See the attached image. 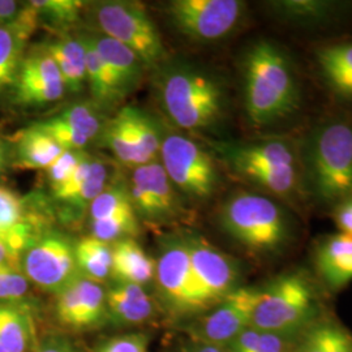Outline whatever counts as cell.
Returning <instances> with one entry per match:
<instances>
[{"instance_id":"obj_24","label":"cell","mask_w":352,"mask_h":352,"mask_svg":"<svg viewBox=\"0 0 352 352\" xmlns=\"http://www.w3.org/2000/svg\"><path fill=\"white\" fill-rule=\"evenodd\" d=\"M111 274L119 283L144 286L155 277V263L132 238L115 241Z\"/></svg>"},{"instance_id":"obj_41","label":"cell","mask_w":352,"mask_h":352,"mask_svg":"<svg viewBox=\"0 0 352 352\" xmlns=\"http://www.w3.org/2000/svg\"><path fill=\"white\" fill-rule=\"evenodd\" d=\"M149 340L145 334H126L103 343L97 352H148Z\"/></svg>"},{"instance_id":"obj_1","label":"cell","mask_w":352,"mask_h":352,"mask_svg":"<svg viewBox=\"0 0 352 352\" xmlns=\"http://www.w3.org/2000/svg\"><path fill=\"white\" fill-rule=\"evenodd\" d=\"M244 107L253 126H270L296 113L300 88L283 51L261 41L252 46L243 64Z\"/></svg>"},{"instance_id":"obj_26","label":"cell","mask_w":352,"mask_h":352,"mask_svg":"<svg viewBox=\"0 0 352 352\" xmlns=\"http://www.w3.org/2000/svg\"><path fill=\"white\" fill-rule=\"evenodd\" d=\"M291 352H352V334L333 321L311 322Z\"/></svg>"},{"instance_id":"obj_11","label":"cell","mask_w":352,"mask_h":352,"mask_svg":"<svg viewBox=\"0 0 352 352\" xmlns=\"http://www.w3.org/2000/svg\"><path fill=\"white\" fill-rule=\"evenodd\" d=\"M256 287L235 289L210 314L193 327V336L201 344L226 349L243 330L250 327L252 312L260 295Z\"/></svg>"},{"instance_id":"obj_29","label":"cell","mask_w":352,"mask_h":352,"mask_svg":"<svg viewBox=\"0 0 352 352\" xmlns=\"http://www.w3.org/2000/svg\"><path fill=\"white\" fill-rule=\"evenodd\" d=\"M104 141L120 164L133 168L149 164L140 149L123 109L116 113L106 128Z\"/></svg>"},{"instance_id":"obj_10","label":"cell","mask_w":352,"mask_h":352,"mask_svg":"<svg viewBox=\"0 0 352 352\" xmlns=\"http://www.w3.org/2000/svg\"><path fill=\"white\" fill-rule=\"evenodd\" d=\"M243 10L239 0H174L167 13L183 36L212 42L226 37L239 23Z\"/></svg>"},{"instance_id":"obj_48","label":"cell","mask_w":352,"mask_h":352,"mask_svg":"<svg viewBox=\"0 0 352 352\" xmlns=\"http://www.w3.org/2000/svg\"><path fill=\"white\" fill-rule=\"evenodd\" d=\"M0 352H8V351H7V350H6V349H4V347H3V346H1V344H0Z\"/></svg>"},{"instance_id":"obj_45","label":"cell","mask_w":352,"mask_h":352,"mask_svg":"<svg viewBox=\"0 0 352 352\" xmlns=\"http://www.w3.org/2000/svg\"><path fill=\"white\" fill-rule=\"evenodd\" d=\"M36 352H74L63 340H47L38 347Z\"/></svg>"},{"instance_id":"obj_15","label":"cell","mask_w":352,"mask_h":352,"mask_svg":"<svg viewBox=\"0 0 352 352\" xmlns=\"http://www.w3.org/2000/svg\"><path fill=\"white\" fill-rule=\"evenodd\" d=\"M129 195L135 212L151 219L171 215L179 208L174 184L158 160L133 168Z\"/></svg>"},{"instance_id":"obj_33","label":"cell","mask_w":352,"mask_h":352,"mask_svg":"<svg viewBox=\"0 0 352 352\" xmlns=\"http://www.w3.org/2000/svg\"><path fill=\"white\" fill-rule=\"evenodd\" d=\"M291 340L250 327L231 340L225 350L226 352H291L289 347Z\"/></svg>"},{"instance_id":"obj_34","label":"cell","mask_w":352,"mask_h":352,"mask_svg":"<svg viewBox=\"0 0 352 352\" xmlns=\"http://www.w3.org/2000/svg\"><path fill=\"white\" fill-rule=\"evenodd\" d=\"M135 210L131 201L129 189L124 186L106 187L89 205L91 222L107 219L116 214Z\"/></svg>"},{"instance_id":"obj_13","label":"cell","mask_w":352,"mask_h":352,"mask_svg":"<svg viewBox=\"0 0 352 352\" xmlns=\"http://www.w3.org/2000/svg\"><path fill=\"white\" fill-rule=\"evenodd\" d=\"M155 278L164 298L180 312L202 311L189 258L188 244L175 243L155 263Z\"/></svg>"},{"instance_id":"obj_35","label":"cell","mask_w":352,"mask_h":352,"mask_svg":"<svg viewBox=\"0 0 352 352\" xmlns=\"http://www.w3.org/2000/svg\"><path fill=\"white\" fill-rule=\"evenodd\" d=\"M139 232V222L135 210L116 214L107 219L91 222V234L94 238L111 243L129 239Z\"/></svg>"},{"instance_id":"obj_25","label":"cell","mask_w":352,"mask_h":352,"mask_svg":"<svg viewBox=\"0 0 352 352\" xmlns=\"http://www.w3.org/2000/svg\"><path fill=\"white\" fill-rule=\"evenodd\" d=\"M84 49H85V60H87V84L94 101L98 104H111L119 101L123 94L124 88L113 75L111 68L104 63L98 51L96 50L90 36H80Z\"/></svg>"},{"instance_id":"obj_23","label":"cell","mask_w":352,"mask_h":352,"mask_svg":"<svg viewBox=\"0 0 352 352\" xmlns=\"http://www.w3.org/2000/svg\"><path fill=\"white\" fill-rule=\"evenodd\" d=\"M58 65L65 90L80 93L87 85V60L85 49L80 36H64L45 45Z\"/></svg>"},{"instance_id":"obj_7","label":"cell","mask_w":352,"mask_h":352,"mask_svg":"<svg viewBox=\"0 0 352 352\" xmlns=\"http://www.w3.org/2000/svg\"><path fill=\"white\" fill-rule=\"evenodd\" d=\"M94 16L103 36L113 38L133 51L145 65H154L164 59L161 34L139 3L101 1L96 6Z\"/></svg>"},{"instance_id":"obj_19","label":"cell","mask_w":352,"mask_h":352,"mask_svg":"<svg viewBox=\"0 0 352 352\" xmlns=\"http://www.w3.org/2000/svg\"><path fill=\"white\" fill-rule=\"evenodd\" d=\"M315 263L327 287H346L352 282V238L340 232L327 236L316 250Z\"/></svg>"},{"instance_id":"obj_44","label":"cell","mask_w":352,"mask_h":352,"mask_svg":"<svg viewBox=\"0 0 352 352\" xmlns=\"http://www.w3.org/2000/svg\"><path fill=\"white\" fill-rule=\"evenodd\" d=\"M21 257L0 243V269L1 267H21Z\"/></svg>"},{"instance_id":"obj_38","label":"cell","mask_w":352,"mask_h":352,"mask_svg":"<svg viewBox=\"0 0 352 352\" xmlns=\"http://www.w3.org/2000/svg\"><path fill=\"white\" fill-rule=\"evenodd\" d=\"M109 174H110V171H109L107 164H104L100 158H94L88 180L85 182L82 188L77 192L75 197L68 204L75 206L77 209L90 205L102 190L107 187Z\"/></svg>"},{"instance_id":"obj_28","label":"cell","mask_w":352,"mask_h":352,"mask_svg":"<svg viewBox=\"0 0 352 352\" xmlns=\"http://www.w3.org/2000/svg\"><path fill=\"white\" fill-rule=\"evenodd\" d=\"M77 269L94 282H101L111 274L113 247L93 235L80 240L75 247Z\"/></svg>"},{"instance_id":"obj_40","label":"cell","mask_w":352,"mask_h":352,"mask_svg":"<svg viewBox=\"0 0 352 352\" xmlns=\"http://www.w3.org/2000/svg\"><path fill=\"white\" fill-rule=\"evenodd\" d=\"M88 153L84 151H64L59 158L46 170L47 180L52 192L62 187L65 180L71 176L76 167L87 157Z\"/></svg>"},{"instance_id":"obj_43","label":"cell","mask_w":352,"mask_h":352,"mask_svg":"<svg viewBox=\"0 0 352 352\" xmlns=\"http://www.w3.org/2000/svg\"><path fill=\"white\" fill-rule=\"evenodd\" d=\"M20 6L13 0H0V26L11 23L16 13L19 12Z\"/></svg>"},{"instance_id":"obj_14","label":"cell","mask_w":352,"mask_h":352,"mask_svg":"<svg viewBox=\"0 0 352 352\" xmlns=\"http://www.w3.org/2000/svg\"><path fill=\"white\" fill-rule=\"evenodd\" d=\"M13 87L16 101L24 106L54 103L65 93L58 65L45 46L24 56Z\"/></svg>"},{"instance_id":"obj_2","label":"cell","mask_w":352,"mask_h":352,"mask_svg":"<svg viewBox=\"0 0 352 352\" xmlns=\"http://www.w3.org/2000/svg\"><path fill=\"white\" fill-rule=\"evenodd\" d=\"M305 166L320 200L337 205L352 197V123L338 119L317 126L307 142Z\"/></svg>"},{"instance_id":"obj_39","label":"cell","mask_w":352,"mask_h":352,"mask_svg":"<svg viewBox=\"0 0 352 352\" xmlns=\"http://www.w3.org/2000/svg\"><path fill=\"white\" fill-rule=\"evenodd\" d=\"M279 12L289 19L300 21H315L321 20L329 14L331 4L327 1H315V0H289L277 3Z\"/></svg>"},{"instance_id":"obj_36","label":"cell","mask_w":352,"mask_h":352,"mask_svg":"<svg viewBox=\"0 0 352 352\" xmlns=\"http://www.w3.org/2000/svg\"><path fill=\"white\" fill-rule=\"evenodd\" d=\"M30 3L37 10L39 19L46 17L55 25L75 23L84 4L78 0H33Z\"/></svg>"},{"instance_id":"obj_47","label":"cell","mask_w":352,"mask_h":352,"mask_svg":"<svg viewBox=\"0 0 352 352\" xmlns=\"http://www.w3.org/2000/svg\"><path fill=\"white\" fill-rule=\"evenodd\" d=\"M3 164H4V155H3V146H1V141H0V174H1Z\"/></svg>"},{"instance_id":"obj_37","label":"cell","mask_w":352,"mask_h":352,"mask_svg":"<svg viewBox=\"0 0 352 352\" xmlns=\"http://www.w3.org/2000/svg\"><path fill=\"white\" fill-rule=\"evenodd\" d=\"M30 282L21 267L0 269V302L20 307L29 294Z\"/></svg>"},{"instance_id":"obj_22","label":"cell","mask_w":352,"mask_h":352,"mask_svg":"<svg viewBox=\"0 0 352 352\" xmlns=\"http://www.w3.org/2000/svg\"><path fill=\"white\" fill-rule=\"evenodd\" d=\"M106 311L119 325H138L153 315V302L142 286L118 283L106 294Z\"/></svg>"},{"instance_id":"obj_16","label":"cell","mask_w":352,"mask_h":352,"mask_svg":"<svg viewBox=\"0 0 352 352\" xmlns=\"http://www.w3.org/2000/svg\"><path fill=\"white\" fill-rule=\"evenodd\" d=\"M106 314V294L98 282L89 278H75L58 294L56 315L65 327H94L101 322Z\"/></svg>"},{"instance_id":"obj_4","label":"cell","mask_w":352,"mask_h":352,"mask_svg":"<svg viewBox=\"0 0 352 352\" xmlns=\"http://www.w3.org/2000/svg\"><path fill=\"white\" fill-rule=\"evenodd\" d=\"M221 225L227 234L250 251H279L289 238V221L283 209L270 197L239 192L221 210Z\"/></svg>"},{"instance_id":"obj_17","label":"cell","mask_w":352,"mask_h":352,"mask_svg":"<svg viewBox=\"0 0 352 352\" xmlns=\"http://www.w3.org/2000/svg\"><path fill=\"white\" fill-rule=\"evenodd\" d=\"M37 126L47 132L64 151H84L100 133L102 122L97 106L82 102L68 106L62 113L37 123Z\"/></svg>"},{"instance_id":"obj_18","label":"cell","mask_w":352,"mask_h":352,"mask_svg":"<svg viewBox=\"0 0 352 352\" xmlns=\"http://www.w3.org/2000/svg\"><path fill=\"white\" fill-rule=\"evenodd\" d=\"M39 218L33 213L24 199L12 189L0 186V243L20 257L23 252L42 234Z\"/></svg>"},{"instance_id":"obj_9","label":"cell","mask_w":352,"mask_h":352,"mask_svg":"<svg viewBox=\"0 0 352 352\" xmlns=\"http://www.w3.org/2000/svg\"><path fill=\"white\" fill-rule=\"evenodd\" d=\"M21 270L39 289L59 294L77 276L75 248L56 232L42 234L21 254Z\"/></svg>"},{"instance_id":"obj_32","label":"cell","mask_w":352,"mask_h":352,"mask_svg":"<svg viewBox=\"0 0 352 352\" xmlns=\"http://www.w3.org/2000/svg\"><path fill=\"white\" fill-rule=\"evenodd\" d=\"M123 111L126 113L129 126L132 128V132L146 161L149 164L157 161L161 151L162 139L155 124L151 122V118L146 113H142L136 107L128 106L123 109Z\"/></svg>"},{"instance_id":"obj_46","label":"cell","mask_w":352,"mask_h":352,"mask_svg":"<svg viewBox=\"0 0 352 352\" xmlns=\"http://www.w3.org/2000/svg\"><path fill=\"white\" fill-rule=\"evenodd\" d=\"M184 352H226L223 347H218V346H212V344H199L197 347H193L190 350Z\"/></svg>"},{"instance_id":"obj_42","label":"cell","mask_w":352,"mask_h":352,"mask_svg":"<svg viewBox=\"0 0 352 352\" xmlns=\"http://www.w3.org/2000/svg\"><path fill=\"white\" fill-rule=\"evenodd\" d=\"M333 219L340 234L352 238V197L336 205L333 210Z\"/></svg>"},{"instance_id":"obj_12","label":"cell","mask_w":352,"mask_h":352,"mask_svg":"<svg viewBox=\"0 0 352 352\" xmlns=\"http://www.w3.org/2000/svg\"><path fill=\"white\" fill-rule=\"evenodd\" d=\"M187 244L193 278L204 311L222 302L235 289L238 272L232 260L206 240L192 238Z\"/></svg>"},{"instance_id":"obj_20","label":"cell","mask_w":352,"mask_h":352,"mask_svg":"<svg viewBox=\"0 0 352 352\" xmlns=\"http://www.w3.org/2000/svg\"><path fill=\"white\" fill-rule=\"evenodd\" d=\"M14 167L20 170H47L64 149L37 124L28 126L14 139Z\"/></svg>"},{"instance_id":"obj_5","label":"cell","mask_w":352,"mask_h":352,"mask_svg":"<svg viewBox=\"0 0 352 352\" xmlns=\"http://www.w3.org/2000/svg\"><path fill=\"white\" fill-rule=\"evenodd\" d=\"M316 312V294L302 273H287L260 289L250 327L294 338L308 327Z\"/></svg>"},{"instance_id":"obj_6","label":"cell","mask_w":352,"mask_h":352,"mask_svg":"<svg viewBox=\"0 0 352 352\" xmlns=\"http://www.w3.org/2000/svg\"><path fill=\"white\" fill-rule=\"evenodd\" d=\"M161 100L170 120L182 129H204L223 113V91L213 77L180 68L164 77Z\"/></svg>"},{"instance_id":"obj_3","label":"cell","mask_w":352,"mask_h":352,"mask_svg":"<svg viewBox=\"0 0 352 352\" xmlns=\"http://www.w3.org/2000/svg\"><path fill=\"white\" fill-rule=\"evenodd\" d=\"M219 151L235 173L265 192L289 201L299 195V161L295 148L287 140L226 145Z\"/></svg>"},{"instance_id":"obj_30","label":"cell","mask_w":352,"mask_h":352,"mask_svg":"<svg viewBox=\"0 0 352 352\" xmlns=\"http://www.w3.org/2000/svg\"><path fill=\"white\" fill-rule=\"evenodd\" d=\"M32 340V324L20 307L0 302V344L8 352H26Z\"/></svg>"},{"instance_id":"obj_8","label":"cell","mask_w":352,"mask_h":352,"mask_svg":"<svg viewBox=\"0 0 352 352\" xmlns=\"http://www.w3.org/2000/svg\"><path fill=\"white\" fill-rule=\"evenodd\" d=\"M161 164L174 187L195 199L212 196L218 173L209 153L187 136L171 133L161 145Z\"/></svg>"},{"instance_id":"obj_21","label":"cell","mask_w":352,"mask_h":352,"mask_svg":"<svg viewBox=\"0 0 352 352\" xmlns=\"http://www.w3.org/2000/svg\"><path fill=\"white\" fill-rule=\"evenodd\" d=\"M316 60L327 88L352 101V42L322 46L317 50Z\"/></svg>"},{"instance_id":"obj_31","label":"cell","mask_w":352,"mask_h":352,"mask_svg":"<svg viewBox=\"0 0 352 352\" xmlns=\"http://www.w3.org/2000/svg\"><path fill=\"white\" fill-rule=\"evenodd\" d=\"M26 42L10 23L0 26V94L14 85Z\"/></svg>"},{"instance_id":"obj_27","label":"cell","mask_w":352,"mask_h":352,"mask_svg":"<svg viewBox=\"0 0 352 352\" xmlns=\"http://www.w3.org/2000/svg\"><path fill=\"white\" fill-rule=\"evenodd\" d=\"M90 39L96 50L98 51L104 63L111 68L113 75L116 76L124 90L131 88L141 75V65L144 63L139 56L124 45L103 34L90 36Z\"/></svg>"}]
</instances>
